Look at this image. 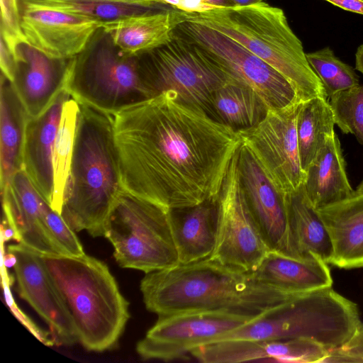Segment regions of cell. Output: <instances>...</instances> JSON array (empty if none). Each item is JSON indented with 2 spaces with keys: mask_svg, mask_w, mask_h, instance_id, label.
<instances>
[{
  "mask_svg": "<svg viewBox=\"0 0 363 363\" xmlns=\"http://www.w3.org/2000/svg\"><path fill=\"white\" fill-rule=\"evenodd\" d=\"M82 16L101 25L130 16L150 13L167 7L106 0H26Z\"/></svg>",
  "mask_w": 363,
  "mask_h": 363,
  "instance_id": "cell-31",
  "label": "cell"
},
{
  "mask_svg": "<svg viewBox=\"0 0 363 363\" xmlns=\"http://www.w3.org/2000/svg\"><path fill=\"white\" fill-rule=\"evenodd\" d=\"M79 104L71 96L65 102L53 150L54 191L51 207L61 214L72 157Z\"/></svg>",
  "mask_w": 363,
  "mask_h": 363,
  "instance_id": "cell-30",
  "label": "cell"
},
{
  "mask_svg": "<svg viewBox=\"0 0 363 363\" xmlns=\"http://www.w3.org/2000/svg\"><path fill=\"white\" fill-rule=\"evenodd\" d=\"M104 237L123 268L147 274L179 264L169 210L123 188L107 216Z\"/></svg>",
  "mask_w": 363,
  "mask_h": 363,
  "instance_id": "cell-8",
  "label": "cell"
},
{
  "mask_svg": "<svg viewBox=\"0 0 363 363\" xmlns=\"http://www.w3.org/2000/svg\"><path fill=\"white\" fill-rule=\"evenodd\" d=\"M330 350L308 339L252 340L231 339L203 345L191 352L203 363H235L257 360L279 362H325Z\"/></svg>",
  "mask_w": 363,
  "mask_h": 363,
  "instance_id": "cell-19",
  "label": "cell"
},
{
  "mask_svg": "<svg viewBox=\"0 0 363 363\" xmlns=\"http://www.w3.org/2000/svg\"><path fill=\"white\" fill-rule=\"evenodd\" d=\"M1 194L3 217L13 229L18 243L42 256H66L46 225L45 207L48 202L23 169L16 172Z\"/></svg>",
  "mask_w": 363,
  "mask_h": 363,
  "instance_id": "cell-18",
  "label": "cell"
},
{
  "mask_svg": "<svg viewBox=\"0 0 363 363\" xmlns=\"http://www.w3.org/2000/svg\"><path fill=\"white\" fill-rule=\"evenodd\" d=\"M65 89L79 104L113 116L152 98L141 80L138 55L121 50L102 26L71 57Z\"/></svg>",
  "mask_w": 363,
  "mask_h": 363,
  "instance_id": "cell-7",
  "label": "cell"
},
{
  "mask_svg": "<svg viewBox=\"0 0 363 363\" xmlns=\"http://www.w3.org/2000/svg\"><path fill=\"white\" fill-rule=\"evenodd\" d=\"M116 2L130 3V4H138L148 6H160L155 4L153 0H106Z\"/></svg>",
  "mask_w": 363,
  "mask_h": 363,
  "instance_id": "cell-42",
  "label": "cell"
},
{
  "mask_svg": "<svg viewBox=\"0 0 363 363\" xmlns=\"http://www.w3.org/2000/svg\"><path fill=\"white\" fill-rule=\"evenodd\" d=\"M238 164L247 201L272 251L297 258L289 226L286 196L271 182L253 153L241 143Z\"/></svg>",
  "mask_w": 363,
  "mask_h": 363,
  "instance_id": "cell-16",
  "label": "cell"
},
{
  "mask_svg": "<svg viewBox=\"0 0 363 363\" xmlns=\"http://www.w3.org/2000/svg\"><path fill=\"white\" fill-rule=\"evenodd\" d=\"M325 362H363V323L345 345L330 350Z\"/></svg>",
  "mask_w": 363,
  "mask_h": 363,
  "instance_id": "cell-37",
  "label": "cell"
},
{
  "mask_svg": "<svg viewBox=\"0 0 363 363\" xmlns=\"http://www.w3.org/2000/svg\"><path fill=\"white\" fill-rule=\"evenodd\" d=\"M182 21V12L164 8L122 18L101 26L121 50L138 55L170 40L174 29Z\"/></svg>",
  "mask_w": 363,
  "mask_h": 363,
  "instance_id": "cell-24",
  "label": "cell"
},
{
  "mask_svg": "<svg viewBox=\"0 0 363 363\" xmlns=\"http://www.w3.org/2000/svg\"><path fill=\"white\" fill-rule=\"evenodd\" d=\"M330 237L331 264L340 268L363 267V194L317 209Z\"/></svg>",
  "mask_w": 363,
  "mask_h": 363,
  "instance_id": "cell-22",
  "label": "cell"
},
{
  "mask_svg": "<svg viewBox=\"0 0 363 363\" xmlns=\"http://www.w3.org/2000/svg\"><path fill=\"white\" fill-rule=\"evenodd\" d=\"M138 58L141 80L151 97L173 91L179 101L209 116L215 92L237 82L174 30L170 40Z\"/></svg>",
  "mask_w": 363,
  "mask_h": 363,
  "instance_id": "cell-9",
  "label": "cell"
},
{
  "mask_svg": "<svg viewBox=\"0 0 363 363\" xmlns=\"http://www.w3.org/2000/svg\"><path fill=\"white\" fill-rule=\"evenodd\" d=\"M235 6H245L263 1L262 0H231Z\"/></svg>",
  "mask_w": 363,
  "mask_h": 363,
  "instance_id": "cell-43",
  "label": "cell"
},
{
  "mask_svg": "<svg viewBox=\"0 0 363 363\" xmlns=\"http://www.w3.org/2000/svg\"><path fill=\"white\" fill-rule=\"evenodd\" d=\"M153 1L158 5L189 14L202 13L235 6L231 0H153Z\"/></svg>",
  "mask_w": 363,
  "mask_h": 363,
  "instance_id": "cell-36",
  "label": "cell"
},
{
  "mask_svg": "<svg viewBox=\"0 0 363 363\" xmlns=\"http://www.w3.org/2000/svg\"><path fill=\"white\" fill-rule=\"evenodd\" d=\"M45 220L52 238L66 256L80 257L85 255L75 231L48 203L45 207Z\"/></svg>",
  "mask_w": 363,
  "mask_h": 363,
  "instance_id": "cell-34",
  "label": "cell"
},
{
  "mask_svg": "<svg viewBox=\"0 0 363 363\" xmlns=\"http://www.w3.org/2000/svg\"><path fill=\"white\" fill-rule=\"evenodd\" d=\"M15 69L11 81L28 116L43 113L65 88L70 60L50 57L26 40L14 50Z\"/></svg>",
  "mask_w": 363,
  "mask_h": 363,
  "instance_id": "cell-17",
  "label": "cell"
},
{
  "mask_svg": "<svg viewBox=\"0 0 363 363\" xmlns=\"http://www.w3.org/2000/svg\"><path fill=\"white\" fill-rule=\"evenodd\" d=\"M169 216L179 264L210 257L216 247L218 227L216 199L194 206L169 209Z\"/></svg>",
  "mask_w": 363,
  "mask_h": 363,
  "instance_id": "cell-21",
  "label": "cell"
},
{
  "mask_svg": "<svg viewBox=\"0 0 363 363\" xmlns=\"http://www.w3.org/2000/svg\"><path fill=\"white\" fill-rule=\"evenodd\" d=\"M1 192L13 176L23 169L26 128L30 117L11 82L2 73L0 82Z\"/></svg>",
  "mask_w": 363,
  "mask_h": 363,
  "instance_id": "cell-27",
  "label": "cell"
},
{
  "mask_svg": "<svg viewBox=\"0 0 363 363\" xmlns=\"http://www.w3.org/2000/svg\"><path fill=\"white\" fill-rule=\"evenodd\" d=\"M216 201L218 233L215 249L209 258L250 274L271 250L247 201L238 169V150L231 160Z\"/></svg>",
  "mask_w": 363,
  "mask_h": 363,
  "instance_id": "cell-11",
  "label": "cell"
},
{
  "mask_svg": "<svg viewBox=\"0 0 363 363\" xmlns=\"http://www.w3.org/2000/svg\"><path fill=\"white\" fill-rule=\"evenodd\" d=\"M140 291L147 309L158 316L216 311L255 317L303 294L262 284L209 257L147 273Z\"/></svg>",
  "mask_w": 363,
  "mask_h": 363,
  "instance_id": "cell-2",
  "label": "cell"
},
{
  "mask_svg": "<svg viewBox=\"0 0 363 363\" xmlns=\"http://www.w3.org/2000/svg\"><path fill=\"white\" fill-rule=\"evenodd\" d=\"M174 31L235 81L252 89L269 108H280L301 101L284 77L220 31L185 19Z\"/></svg>",
  "mask_w": 363,
  "mask_h": 363,
  "instance_id": "cell-10",
  "label": "cell"
},
{
  "mask_svg": "<svg viewBox=\"0 0 363 363\" xmlns=\"http://www.w3.org/2000/svg\"><path fill=\"white\" fill-rule=\"evenodd\" d=\"M306 55L320 79L328 99L359 84V76L354 68L336 57L330 47L306 53Z\"/></svg>",
  "mask_w": 363,
  "mask_h": 363,
  "instance_id": "cell-32",
  "label": "cell"
},
{
  "mask_svg": "<svg viewBox=\"0 0 363 363\" xmlns=\"http://www.w3.org/2000/svg\"><path fill=\"white\" fill-rule=\"evenodd\" d=\"M158 317L137 344V352L143 359L164 362L184 359L194 349L216 341L255 318L216 311H188Z\"/></svg>",
  "mask_w": 363,
  "mask_h": 363,
  "instance_id": "cell-13",
  "label": "cell"
},
{
  "mask_svg": "<svg viewBox=\"0 0 363 363\" xmlns=\"http://www.w3.org/2000/svg\"><path fill=\"white\" fill-rule=\"evenodd\" d=\"M335 118L328 98L302 101L296 132L301 167L305 172L335 131Z\"/></svg>",
  "mask_w": 363,
  "mask_h": 363,
  "instance_id": "cell-29",
  "label": "cell"
},
{
  "mask_svg": "<svg viewBox=\"0 0 363 363\" xmlns=\"http://www.w3.org/2000/svg\"><path fill=\"white\" fill-rule=\"evenodd\" d=\"M335 125L363 145V85L358 84L328 99Z\"/></svg>",
  "mask_w": 363,
  "mask_h": 363,
  "instance_id": "cell-33",
  "label": "cell"
},
{
  "mask_svg": "<svg viewBox=\"0 0 363 363\" xmlns=\"http://www.w3.org/2000/svg\"><path fill=\"white\" fill-rule=\"evenodd\" d=\"M250 274L259 282L293 293H306L333 284L328 264L319 257L300 259L272 250Z\"/></svg>",
  "mask_w": 363,
  "mask_h": 363,
  "instance_id": "cell-23",
  "label": "cell"
},
{
  "mask_svg": "<svg viewBox=\"0 0 363 363\" xmlns=\"http://www.w3.org/2000/svg\"><path fill=\"white\" fill-rule=\"evenodd\" d=\"M88 350L113 347L130 318L129 303L107 265L86 255L43 256Z\"/></svg>",
  "mask_w": 363,
  "mask_h": 363,
  "instance_id": "cell-5",
  "label": "cell"
},
{
  "mask_svg": "<svg viewBox=\"0 0 363 363\" xmlns=\"http://www.w3.org/2000/svg\"><path fill=\"white\" fill-rule=\"evenodd\" d=\"M122 188L168 210L216 199L238 131L167 91L113 116Z\"/></svg>",
  "mask_w": 363,
  "mask_h": 363,
  "instance_id": "cell-1",
  "label": "cell"
},
{
  "mask_svg": "<svg viewBox=\"0 0 363 363\" xmlns=\"http://www.w3.org/2000/svg\"><path fill=\"white\" fill-rule=\"evenodd\" d=\"M121 189L113 116L79 104L61 216L75 232L104 237L107 216Z\"/></svg>",
  "mask_w": 363,
  "mask_h": 363,
  "instance_id": "cell-3",
  "label": "cell"
},
{
  "mask_svg": "<svg viewBox=\"0 0 363 363\" xmlns=\"http://www.w3.org/2000/svg\"><path fill=\"white\" fill-rule=\"evenodd\" d=\"M269 108L252 89L238 82H231L213 94L210 116L239 130L259 123Z\"/></svg>",
  "mask_w": 363,
  "mask_h": 363,
  "instance_id": "cell-28",
  "label": "cell"
},
{
  "mask_svg": "<svg viewBox=\"0 0 363 363\" xmlns=\"http://www.w3.org/2000/svg\"><path fill=\"white\" fill-rule=\"evenodd\" d=\"M1 230L3 238L6 241L10 239L16 240V234L12 228V227L9 225L7 220L3 217L2 224H1Z\"/></svg>",
  "mask_w": 363,
  "mask_h": 363,
  "instance_id": "cell-40",
  "label": "cell"
},
{
  "mask_svg": "<svg viewBox=\"0 0 363 363\" xmlns=\"http://www.w3.org/2000/svg\"><path fill=\"white\" fill-rule=\"evenodd\" d=\"M18 1L21 28L26 41L52 57L69 59L77 55L101 26L86 17Z\"/></svg>",
  "mask_w": 363,
  "mask_h": 363,
  "instance_id": "cell-15",
  "label": "cell"
},
{
  "mask_svg": "<svg viewBox=\"0 0 363 363\" xmlns=\"http://www.w3.org/2000/svg\"><path fill=\"white\" fill-rule=\"evenodd\" d=\"M70 96L65 88L43 113L28 119L26 128L23 169L50 205L54 191V145L63 106Z\"/></svg>",
  "mask_w": 363,
  "mask_h": 363,
  "instance_id": "cell-20",
  "label": "cell"
},
{
  "mask_svg": "<svg viewBox=\"0 0 363 363\" xmlns=\"http://www.w3.org/2000/svg\"><path fill=\"white\" fill-rule=\"evenodd\" d=\"M301 102L280 108H269L259 123L237 130L241 143L253 153L271 182L285 196L298 189L305 178L296 132Z\"/></svg>",
  "mask_w": 363,
  "mask_h": 363,
  "instance_id": "cell-12",
  "label": "cell"
},
{
  "mask_svg": "<svg viewBox=\"0 0 363 363\" xmlns=\"http://www.w3.org/2000/svg\"><path fill=\"white\" fill-rule=\"evenodd\" d=\"M15 257L13 269L19 296L47 323L55 344L70 345L78 340L69 308L42 255L18 243L8 246Z\"/></svg>",
  "mask_w": 363,
  "mask_h": 363,
  "instance_id": "cell-14",
  "label": "cell"
},
{
  "mask_svg": "<svg viewBox=\"0 0 363 363\" xmlns=\"http://www.w3.org/2000/svg\"><path fill=\"white\" fill-rule=\"evenodd\" d=\"M345 11L363 15V0H325Z\"/></svg>",
  "mask_w": 363,
  "mask_h": 363,
  "instance_id": "cell-39",
  "label": "cell"
},
{
  "mask_svg": "<svg viewBox=\"0 0 363 363\" xmlns=\"http://www.w3.org/2000/svg\"><path fill=\"white\" fill-rule=\"evenodd\" d=\"M289 226L298 259L316 256L331 264L333 249L330 235L318 210L308 199L303 184L286 195Z\"/></svg>",
  "mask_w": 363,
  "mask_h": 363,
  "instance_id": "cell-26",
  "label": "cell"
},
{
  "mask_svg": "<svg viewBox=\"0 0 363 363\" xmlns=\"http://www.w3.org/2000/svg\"><path fill=\"white\" fill-rule=\"evenodd\" d=\"M361 323L357 305L329 286L272 308L216 341L308 339L332 350L345 345Z\"/></svg>",
  "mask_w": 363,
  "mask_h": 363,
  "instance_id": "cell-6",
  "label": "cell"
},
{
  "mask_svg": "<svg viewBox=\"0 0 363 363\" xmlns=\"http://www.w3.org/2000/svg\"><path fill=\"white\" fill-rule=\"evenodd\" d=\"M1 38L14 52L16 45L26 40L20 24L18 0H0Z\"/></svg>",
  "mask_w": 363,
  "mask_h": 363,
  "instance_id": "cell-35",
  "label": "cell"
},
{
  "mask_svg": "<svg viewBox=\"0 0 363 363\" xmlns=\"http://www.w3.org/2000/svg\"><path fill=\"white\" fill-rule=\"evenodd\" d=\"M0 39V66L1 73L11 81L15 69V53L4 39L1 38Z\"/></svg>",
  "mask_w": 363,
  "mask_h": 363,
  "instance_id": "cell-38",
  "label": "cell"
},
{
  "mask_svg": "<svg viewBox=\"0 0 363 363\" xmlns=\"http://www.w3.org/2000/svg\"><path fill=\"white\" fill-rule=\"evenodd\" d=\"M355 191L357 193L363 194V180L359 183Z\"/></svg>",
  "mask_w": 363,
  "mask_h": 363,
  "instance_id": "cell-44",
  "label": "cell"
},
{
  "mask_svg": "<svg viewBox=\"0 0 363 363\" xmlns=\"http://www.w3.org/2000/svg\"><path fill=\"white\" fill-rule=\"evenodd\" d=\"M355 69L363 74V45L358 47L355 54Z\"/></svg>",
  "mask_w": 363,
  "mask_h": 363,
  "instance_id": "cell-41",
  "label": "cell"
},
{
  "mask_svg": "<svg viewBox=\"0 0 363 363\" xmlns=\"http://www.w3.org/2000/svg\"><path fill=\"white\" fill-rule=\"evenodd\" d=\"M306 194L316 208L340 202L354 193L340 140L335 132L305 171Z\"/></svg>",
  "mask_w": 363,
  "mask_h": 363,
  "instance_id": "cell-25",
  "label": "cell"
},
{
  "mask_svg": "<svg viewBox=\"0 0 363 363\" xmlns=\"http://www.w3.org/2000/svg\"><path fill=\"white\" fill-rule=\"evenodd\" d=\"M182 16L185 20L208 26L241 44L284 77L301 101L328 98L306 58L302 42L289 26L281 9L262 1L202 13H182Z\"/></svg>",
  "mask_w": 363,
  "mask_h": 363,
  "instance_id": "cell-4",
  "label": "cell"
}]
</instances>
